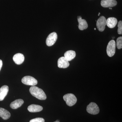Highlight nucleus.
<instances>
[{"mask_svg":"<svg viewBox=\"0 0 122 122\" xmlns=\"http://www.w3.org/2000/svg\"><path fill=\"white\" fill-rule=\"evenodd\" d=\"M30 93L32 96L41 100L46 99V96L43 90L37 86H32L29 90Z\"/></svg>","mask_w":122,"mask_h":122,"instance_id":"1","label":"nucleus"},{"mask_svg":"<svg viewBox=\"0 0 122 122\" xmlns=\"http://www.w3.org/2000/svg\"><path fill=\"white\" fill-rule=\"evenodd\" d=\"M63 99L66 103V105L69 106H72L75 105L77 102V98L73 94L70 93L65 95L63 96Z\"/></svg>","mask_w":122,"mask_h":122,"instance_id":"2","label":"nucleus"},{"mask_svg":"<svg viewBox=\"0 0 122 122\" xmlns=\"http://www.w3.org/2000/svg\"><path fill=\"white\" fill-rule=\"evenodd\" d=\"M115 51V42L114 40H111L109 42L107 46V54L109 57H112L114 55Z\"/></svg>","mask_w":122,"mask_h":122,"instance_id":"3","label":"nucleus"},{"mask_svg":"<svg viewBox=\"0 0 122 122\" xmlns=\"http://www.w3.org/2000/svg\"><path fill=\"white\" fill-rule=\"evenodd\" d=\"M22 83L25 85L32 86L37 85V80L31 76H27L24 77L21 80Z\"/></svg>","mask_w":122,"mask_h":122,"instance_id":"4","label":"nucleus"},{"mask_svg":"<svg viewBox=\"0 0 122 122\" xmlns=\"http://www.w3.org/2000/svg\"><path fill=\"white\" fill-rule=\"evenodd\" d=\"M86 111L89 113L96 115L99 113V109L98 106L94 102H91L87 106Z\"/></svg>","mask_w":122,"mask_h":122,"instance_id":"5","label":"nucleus"},{"mask_svg":"<svg viewBox=\"0 0 122 122\" xmlns=\"http://www.w3.org/2000/svg\"><path fill=\"white\" fill-rule=\"evenodd\" d=\"M57 39V35L55 32L50 34L46 41V44L48 46H50L54 45Z\"/></svg>","mask_w":122,"mask_h":122,"instance_id":"6","label":"nucleus"},{"mask_svg":"<svg viewBox=\"0 0 122 122\" xmlns=\"http://www.w3.org/2000/svg\"><path fill=\"white\" fill-rule=\"evenodd\" d=\"M107 20L103 16H102L97 20L96 26L97 28L100 32H102L105 30Z\"/></svg>","mask_w":122,"mask_h":122,"instance_id":"7","label":"nucleus"},{"mask_svg":"<svg viewBox=\"0 0 122 122\" xmlns=\"http://www.w3.org/2000/svg\"><path fill=\"white\" fill-rule=\"evenodd\" d=\"M117 4L116 0H102L101 5L104 8H110L114 7Z\"/></svg>","mask_w":122,"mask_h":122,"instance_id":"8","label":"nucleus"},{"mask_svg":"<svg viewBox=\"0 0 122 122\" xmlns=\"http://www.w3.org/2000/svg\"><path fill=\"white\" fill-rule=\"evenodd\" d=\"M58 66L60 68H66L70 65L69 62L64 57H61L58 61Z\"/></svg>","mask_w":122,"mask_h":122,"instance_id":"9","label":"nucleus"},{"mask_svg":"<svg viewBox=\"0 0 122 122\" xmlns=\"http://www.w3.org/2000/svg\"><path fill=\"white\" fill-rule=\"evenodd\" d=\"M13 58L14 61L18 65L22 64L25 60V57L24 55L21 53L16 54L13 56Z\"/></svg>","mask_w":122,"mask_h":122,"instance_id":"10","label":"nucleus"},{"mask_svg":"<svg viewBox=\"0 0 122 122\" xmlns=\"http://www.w3.org/2000/svg\"><path fill=\"white\" fill-rule=\"evenodd\" d=\"M78 22V28L81 30L86 29L88 27V24L86 21L84 19H82L81 17L79 16L77 18Z\"/></svg>","mask_w":122,"mask_h":122,"instance_id":"11","label":"nucleus"},{"mask_svg":"<svg viewBox=\"0 0 122 122\" xmlns=\"http://www.w3.org/2000/svg\"><path fill=\"white\" fill-rule=\"evenodd\" d=\"M8 92L9 87L6 85L2 86L0 88V101L4 100Z\"/></svg>","mask_w":122,"mask_h":122,"instance_id":"12","label":"nucleus"},{"mask_svg":"<svg viewBox=\"0 0 122 122\" xmlns=\"http://www.w3.org/2000/svg\"><path fill=\"white\" fill-rule=\"evenodd\" d=\"M117 20L115 17H109L106 21V25L110 28H114L117 24Z\"/></svg>","mask_w":122,"mask_h":122,"instance_id":"13","label":"nucleus"},{"mask_svg":"<svg viewBox=\"0 0 122 122\" xmlns=\"http://www.w3.org/2000/svg\"><path fill=\"white\" fill-rule=\"evenodd\" d=\"M28 110L30 112L32 113L38 112L42 111L43 107L39 105L32 104L28 107Z\"/></svg>","mask_w":122,"mask_h":122,"instance_id":"14","label":"nucleus"},{"mask_svg":"<svg viewBox=\"0 0 122 122\" xmlns=\"http://www.w3.org/2000/svg\"><path fill=\"white\" fill-rule=\"evenodd\" d=\"M24 103V100L22 99H17L11 103L10 105V107L12 109H17L21 106L23 105Z\"/></svg>","mask_w":122,"mask_h":122,"instance_id":"15","label":"nucleus"},{"mask_svg":"<svg viewBox=\"0 0 122 122\" xmlns=\"http://www.w3.org/2000/svg\"><path fill=\"white\" fill-rule=\"evenodd\" d=\"M76 56V53L73 50H69L66 51L64 54V57L69 61H72Z\"/></svg>","mask_w":122,"mask_h":122,"instance_id":"16","label":"nucleus"},{"mask_svg":"<svg viewBox=\"0 0 122 122\" xmlns=\"http://www.w3.org/2000/svg\"><path fill=\"white\" fill-rule=\"evenodd\" d=\"M11 114L7 110L0 107V117L4 120H7L10 118Z\"/></svg>","mask_w":122,"mask_h":122,"instance_id":"17","label":"nucleus"},{"mask_svg":"<svg viewBox=\"0 0 122 122\" xmlns=\"http://www.w3.org/2000/svg\"><path fill=\"white\" fill-rule=\"evenodd\" d=\"M116 46L119 49H122V37H119L116 40Z\"/></svg>","mask_w":122,"mask_h":122,"instance_id":"18","label":"nucleus"},{"mask_svg":"<svg viewBox=\"0 0 122 122\" xmlns=\"http://www.w3.org/2000/svg\"><path fill=\"white\" fill-rule=\"evenodd\" d=\"M118 33L119 34H122V21H119L118 24Z\"/></svg>","mask_w":122,"mask_h":122,"instance_id":"19","label":"nucleus"},{"mask_svg":"<svg viewBox=\"0 0 122 122\" xmlns=\"http://www.w3.org/2000/svg\"><path fill=\"white\" fill-rule=\"evenodd\" d=\"M45 120L42 118H37L31 119L30 122H45Z\"/></svg>","mask_w":122,"mask_h":122,"instance_id":"20","label":"nucleus"},{"mask_svg":"<svg viewBox=\"0 0 122 122\" xmlns=\"http://www.w3.org/2000/svg\"><path fill=\"white\" fill-rule=\"evenodd\" d=\"M2 64H3V63H2V60L0 59V71L1 68H2Z\"/></svg>","mask_w":122,"mask_h":122,"instance_id":"21","label":"nucleus"},{"mask_svg":"<svg viewBox=\"0 0 122 122\" xmlns=\"http://www.w3.org/2000/svg\"><path fill=\"white\" fill-rule=\"evenodd\" d=\"M56 122H59V121L58 120H56Z\"/></svg>","mask_w":122,"mask_h":122,"instance_id":"22","label":"nucleus"},{"mask_svg":"<svg viewBox=\"0 0 122 122\" xmlns=\"http://www.w3.org/2000/svg\"><path fill=\"white\" fill-rule=\"evenodd\" d=\"M109 9L112 10V8H110H110H109Z\"/></svg>","mask_w":122,"mask_h":122,"instance_id":"23","label":"nucleus"},{"mask_svg":"<svg viewBox=\"0 0 122 122\" xmlns=\"http://www.w3.org/2000/svg\"><path fill=\"white\" fill-rule=\"evenodd\" d=\"M100 15V13H99L98 14V16H99V15Z\"/></svg>","mask_w":122,"mask_h":122,"instance_id":"24","label":"nucleus"},{"mask_svg":"<svg viewBox=\"0 0 122 122\" xmlns=\"http://www.w3.org/2000/svg\"><path fill=\"white\" fill-rule=\"evenodd\" d=\"M96 30V28H94V30Z\"/></svg>","mask_w":122,"mask_h":122,"instance_id":"25","label":"nucleus"},{"mask_svg":"<svg viewBox=\"0 0 122 122\" xmlns=\"http://www.w3.org/2000/svg\"></svg>","mask_w":122,"mask_h":122,"instance_id":"26","label":"nucleus"}]
</instances>
